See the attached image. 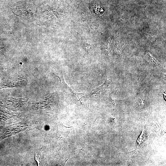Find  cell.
<instances>
[{
  "instance_id": "obj_4",
  "label": "cell",
  "mask_w": 166,
  "mask_h": 166,
  "mask_svg": "<svg viewBox=\"0 0 166 166\" xmlns=\"http://www.w3.org/2000/svg\"><path fill=\"white\" fill-rule=\"evenodd\" d=\"M106 81H105L104 83L101 86L92 89L90 91L89 93L92 94H100L101 92L102 91H103L104 89V87L106 86L105 85L106 84Z\"/></svg>"
},
{
  "instance_id": "obj_6",
  "label": "cell",
  "mask_w": 166,
  "mask_h": 166,
  "mask_svg": "<svg viewBox=\"0 0 166 166\" xmlns=\"http://www.w3.org/2000/svg\"><path fill=\"white\" fill-rule=\"evenodd\" d=\"M149 53L153 63L155 65H158V63L156 59L152 56L150 53Z\"/></svg>"
},
{
  "instance_id": "obj_1",
  "label": "cell",
  "mask_w": 166,
  "mask_h": 166,
  "mask_svg": "<svg viewBox=\"0 0 166 166\" xmlns=\"http://www.w3.org/2000/svg\"><path fill=\"white\" fill-rule=\"evenodd\" d=\"M34 6L32 3L29 2L25 1L18 2L11 7L13 13H24L23 16L24 15V13H26V14L27 13H34ZM27 15L28 16L27 14Z\"/></svg>"
},
{
  "instance_id": "obj_3",
  "label": "cell",
  "mask_w": 166,
  "mask_h": 166,
  "mask_svg": "<svg viewBox=\"0 0 166 166\" xmlns=\"http://www.w3.org/2000/svg\"><path fill=\"white\" fill-rule=\"evenodd\" d=\"M147 134L146 131L144 127H143L142 132L137 140V147L135 149H137L145 140Z\"/></svg>"
},
{
  "instance_id": "obj_7",
  "label": "cell",
  "mask_w": 166,
  "mask_h": 166,
  "mask_svg": "<svg viewBox=\"0 0 166 166\" xmlns=\"http://www.w3.org/2000/svg\"><path fill=\"white\" fill-rule=\"evenodd\" d=\"M166 92H165V93H159V94H163L164 95V99H165V100H166Z\"/></svg>"
},
{
  "instance_id": "obj_9",
  "label": "cell",
  "mask_w": 166,
  "mask_h": 166,
  "mask_svg": "<svg viewBox=\"0 0 166 166\" xmlns=\"http://www.w3.org/2000/svg\"><path fill=\"white\" fill-rule=\"evenodd\" d=\"M4 48V47H2L0 46V50L2 49H3Z\"/></svg>"
},
{
  "instance_id": "obj_5",
  "label": "cell",
  "mask_w": 166,
  "mask_h": 166,
  "mask_svg": "<svg viewBox=\"0 0 166 166\" xmlns=\"http://www.w3.org/2000/svg\"><path fill=\"white\" fill-rule=\"evenodd\" d=\"M40 155L41 153H40L39 151H38L35 152V159L38 164V165H39L40 160L41 158V156Z\"/></svg>"
},
{
  "instance_id": "obj_8",
  "label": "cell",
  "mask_w": 166,
  "mask_h": 166,
  "mask_svg": "<svg viewBox=\"0 0 166 166\" xmlns=\"http://www.w3.org/2000/svg\"><path fill=\"white\" fill-rule=\"evenodd\" d=\"M2 66L1 64H0V70H1L2 69Z\"/></svg>"
},
{
  "instance_id": "obj_2",
  "label": "cell",
  "mask_w": 166,
  "mask_h": 166,
  "mask_svg": "<svg viewBox=\"0 0 166 166\" xmlns=\"http://www.w3.org/2000/svg\"><path fill=\"white\" fill-rule=\"evenodd\" d=\"M57 131L56 137L58 139L67 137L69 135L71 128L65 126L61 122L57 123Z\"/></svg>"
}]
</instances>
